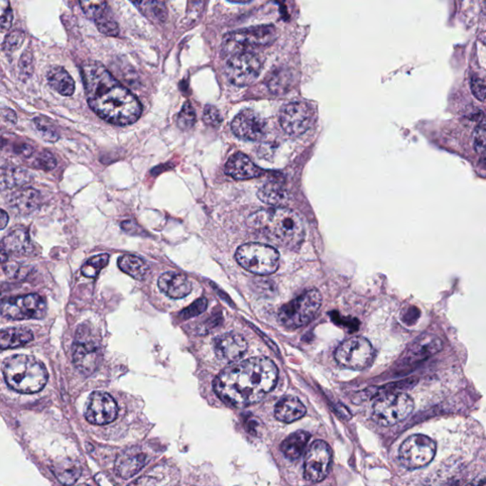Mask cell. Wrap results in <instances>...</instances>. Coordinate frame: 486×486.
Here are the masks:
<instances>
[{
  "label": "cell",
  "mask_w": 486,
  "mask_h": 486,
  "mask_svg": "<svg viewBox=\"0 0 486 486\" xmlns=\"http://www.w3.org/2000/svg\"><path fill=\"white\" fill-rule=\"evenodd\" d=\"M81 73L88 103L99 117L117 126L132 125L140 118V102L103 65L84 64Z\"/></svg>",
  "instance_id": "1"
},
{
  "label": "cell",
  "mask_w": 486,
  "mask_h": 486,
  "mask_svg": "<svg viewBox=\"0 0 486 486\" xmlns=\"http://www.w3.org/2000/svg\"><path fill=\"white\" fill-rule=\"evenodd\" d=\"M278 379L275 364L267 357H253L234 364L216 378L214 389L223 402L238 408L260 402Z\"/></svg>",
  "instance_id": "2"
},
{
  "label": "cell",
  "mask_w": 486,
  "mask_h": 486,
  "mask_svg": "<svg viewBox=\"0 0 486 486\" xmlns=\"http://www.w3.org/2000/svg\"><path fill=\"white\" fill-rule=\"evenodd\" d=\"M247 223L270 243L285 248L300 245L305 234L300 216L283 207L260 210L250 216Z\"/></svg>",
  "instance_id": "3"
},
{
  "label": "cell",
  "mask_w": 486,
  "mask_h": 486,
  "mask_svg": "<svg viewBox=\"0 0 486 486\" xmlns=\"http://www.w3.org/2000/svg\"><path fill=\"white\" fill-rule=\"evenodd\" d=\"M4 375L11 389L24 394L41 391L49 377L44 364L26 354L8 358L4 363Z\"/></svg>",
  "instance_id": "4"
},
{
  "label": "cell",
  "mask_w": 486,
  "mask_h": 486,
  "mask_svg": "<svg viewBox=\"0 0 486 486\" xmlns=\"http://www.w3.org/2000/svg\"><path fill=\"white\" fill-rule=\"evenodd\" d=\"M322 305V295L317 289H311L281 307L278 320L287 329L301 328L311 322Z\"/></svg>",
  "instance_id": "5"
},
{
  "label": "cell",
  "mask_w": 486,
  "mask_h": 486,
  "mask_svg": "<svg viewBox=\"0 0 486 486\" xmlns=\"http://www.w3.org/2000/svg\"><path fill=\"white\" fill-rule=\"evenodd\" d=\"M236 260L247 271L260 275L274 274L280 265L278 250L260 243L241 245L236 252Z\"/></svg>",
  "instance_id": "6"
},
{
  "label": "cell",
  "mask_w": 486,
  "mask_h": 486,
  "mask_svg": "<svg viewBox=\"0 0 486 486\" xmlns=\"http://www.w3.org/2000/svg\"><path fill=\"white\" fill-rule=\"evenodd\" d=\"M277 29L273 25H260L227 33L223 38V52L226 55L251 52L258 47L268 46L277 39Z\"/></svg>",
  "instance_id": "7"
},
{
  "label": "cell",
  "mask_w": 486,
  "mask_h": 486,
  "mask_svg": "<svg viewBox=\"0 0 486 486\" xmlns=\"http://www.w3.org/2000/svg\"><path fill=\"white\" fill-rule=\"evenodd\" d=\"M413 408V400L408 394L402 392L386 393L375 401L372 419L383 426L396 425L409 416Z\"/></svg>",
  "instance_id": "8"
},
{
  "label": "cell",
  "mask_w": 486,
  "mask_h": 486,
  "mask_svg": "<svg viewBox=\"0 0 486 486\" xmlns=\"http://www.w3.org/2000/svg\"><path fill=\"white\" fill-rule=\"evenodd\" d=\"M102 358L100 343L87 325L79 327L73 347V359L82 374L89 375L97 369Z\"/></svg>",
  "instance_id": "9"
},
{
  "label": "cell",
  "mask_w": 486,
  "mask_h": 486,
  "mask_svg": "<svg viewBox=\"0 0 486 486\" xmlns=\"http://www.w3.org/2000/svg\"><path fill=\"white\" fill-rule=\"evenodd\" d=\"M334 357L337 363L345 368L362 371L374 361V349L366 338L352 337L338 346Z\"/></svg>",
  "instance_id": "10"
},
{
  "label": "cell",
  "mask_w": 486,
  "mask_h": 486,
  "mask_svg": "<svg viewBox=\"0 0 486 486\" xmlns=\"http://www.w3.org/2000/svg\"><path fill=\"white\" fill-rule=\"evenodd\" d=\"M46 312V301L38 294L11 297L0 303V314L10 320L42 319Z\"/></svg>",
  "instance_id": "11"
},
{
  "label": "cell",
  "mask_w": 486,
  "mask_h": 486,
  "mask_svg": "<svg viewBox=\"0 0 486 486\" xmlns=\"http://www.w3.org/2000/svg\"><path fill=\"white\" fill-rule=\"evenodd\" d=\"M261 61L254 53H241L230 56L224 73L230 83L238 87H246L254 83L260 75Z\"/></svg>",
  "instance_id": "12"
},
{
  "label": "cell",
  "mask_w": 486,
  "mask_h": 486,
  "mask_svg": "<svg viewBox=\"0 0 486 486\" xmlns=\"http://www.w3.org/2000/svg\"><path fill=\"white\" fill-rule=\"evenodd\" d=\"M436 454V443L423 434H415L408 438L399 449V460L406 468L423 467L433 460Z\"/></svg>",
  "instance_id": "13"
},
{
  "label": "cell",
  "mask_w": 486,
  "mask_h": 486,
  "mask_svg": "<svg viewBox=\"0 0 486 486\" xmlns=\"http://www.w3.org/2000/svg\"><path fill=\"white\" fill-rule=\"evenodd\" d=\"M332 458V452L328 443L321 440H315L307 451L304 462V477L311 482H318L325 479Z\"/></svg>",
  "instance_id": "14"
},
{
  "label": "cell",
  "mask_w": 486,
  "mask_h": 486,
  "mask_svg": "<svg viewBox=\"0 0 486 486\" xmlns=\"http://www.w3.org/2000/svg\"><path fill=\"white\" fill-rule=\"evenodd\" d=\"M312 112L303 102H292L281 110L280 123L284 132L292 136H300L311 127Z\"/></svg>",
  "instance_id": "15"
},
{
  "label": "cell",
  "mask_w": 486,
  "mask_h": 486,
  "mask_svg": "<svg viewBox=\"0 0 486 486\" xmlns=\"http://www.w3.org/2000/svg\"><path fill=\"white\" fill-rule=\"evenodd\" d=\"M117 414V403L109 393L95 391L90 394L85 411L88 422L93 425H107L116 419Z\"/></svg>",
  "instance_id": "16"
},
{
  "label": "cell",
  "mask_w": 486,
  "mask_h": 486,
  "mask_svg": "<svg viewBox=\"0 0 486 486\" xmlns=\"http://www.w3.org/2000/svg\"><path fill=\"white\" fill-rule=\"evenodd\" d=\"M232 132L241 140L260 141L266 134V122L253 110H241L231 124Z\"/></svg>",
  "instance_id": "17"
},
{
  "label": "cell",
  "mask_w": 486,
  "mask_h": 486,
  "mask_svg": "<svg viewBox=\"0 0 486 486\" xmlns=\"http://www.w3.org/2000/svg\"><path fill=\"white\" fill-rule=\"evenodd\" d=\"M214 349L218 359L227 363H234L245 354L247 343L241 335L226 334L216 338Z\"/></svg>",
  "instance_id": "18"
},
{
  "label": "cell",
  "mask_w": 486,
  "mask_h": 486,
  "mask_svg": "<svg viewBox=\"0 0 486 486\" xmlns=\"http://www.w3.org/2000/svg\"><path fill=\"white\" fill-rule=\"evenodd\" d=\"M442 348V340L437 335L422 334L409 346L408 352H406V361L420 362L437 354Z\"/></svg>",
  "instance_id": "19"
},
{
  "label": "cell",
  "mask_w": 486,
  "mask_h": 486,
  "mask_svg": "<svg viewBox=\"0 0 486 486\" xmlns=\"http://www.w3.org/2000/svg\"><path fill=\"white\" fill-rule=\"evenodd\" d=\"M263 170L253 163L251 159L243 153L238 152L233 155L226 163V173L235 180H250L260 177Z\"/></svg>",
  "instance_id": "20"
},
{
  "label": "cell",
  "mask_w": 486,
  "mask_h": 486,
  "mask_svg": "<svg viewBox=\"0 0 486 486\" xmlns=\"http://www.w3.org/2000/svg\"><path fill=\"white\" fill-rule=\"evenodd\" d=\"M159 289L173 300L186 297L192 291L191 283L184 275L174 272L162 275L158 280Z\"/></svg>",
  "instance_id": "21"
},
{
  "label": "cell",
  "mask_w": 486,
  "mask_h": 486,
  "mask_svg": "<svg viewBox=\"0 0 486 486\" xmlns=\"http://www.w3.org/2000/svg\"><path fill=\"white\" fill-rule=\"evenodd\" d=\"M41 193L33 189L18 190L10 198V206L21 215H29L41 206Z\"/></svg>",
  "instance_id": "22"
},
{
  "label": "cell",
  "mask_w": 486,
  "mask_h": 486,
  "mask_svg": "<svg viewBox=\"0 0 486 486\" xmlns=\"http://www.w3.org/2000/svg\"><path fill=\"white\" fill-rule=\"evenodd\" d=\"M306 414L305 406L298 398L285 396L278 401L275 408V416L283 423H292Z\"/></svg>",
  "instance_id": "23"
},
{
  "label": "cell",
  "mask_w": 486,
  "mask_h": 486,
  "mask_svg": "<svg viewBox=\"0 0 486 486\" xmlns=\"http://www.w3.org/2000/svg\"><path fill=\"white\" fill-rule=\"evenodd\" d=\"M147 456L143 453H127L119 457L115 463V471L122 479H130L143 469Z\"/></svg>",
  "instance_id": "24"
},
{
  "label": "cell",
  "mask_w": 486,
  "mask_h": 486,
  "mask_svg": "<svg viewBox=\"0 0 486 486\" xmlns=\"http://www.w3.org/2000/svg\"><path fill=\"white\" fill-rule=\"evenodd\" d=\"M47 81L50 87L59 95L72 96L75 93V80L64 68L53 67L50 69L47 73Z\"/></svg>",
  "instance_id": "25"
},
{
  "label": "cell",
  "mask_w": 486,
  "mask_h": 486,
  "mask_svg": "<svg viewBox=\"0 0 486 486\" xmlns=\"http://www.w3.org/2000/svg\"><path fill=\"white\" fill-rule=\"evenodd\" d=\"M311 439V434L304 430H298L287 437L281 443V451L290 460L300 459L305 450L307 443Z\"/></svg>",
  "instance_id": "26"
},
{
  "label": "cell",
  "mask_w": 486,
  "mask_h": 486,
  "mask_svg": "<svg viewBox=\"0 0 486 486\" xmlns=\"http://www.w3.org/2000/svg\"><path fill=\"white\" fill-rule=\"evenodd\" d=\"M4 250L6 252L19 255L32 254L33 246L29 233L25 229H16L8 235L4 241Z\"/></svg>",
  "instance_id": "27"
},
{
  "label": "cell",
  "mask_w": 486,
  "mask_h": 486,
  "mask_svg": "<svg viewBox=\"0 0 486 486\" xmlns=\"http://www.w3.org/2000/svg\"><path fill=\"white\" fill-rule=\"evenodd\" d=\"M33 339L32 331L26 328H9L0 331V349H10L26 345Z\"/></svg>",
  "instance_id": "28"
},
{
  "label": "cell",
  "mask_w": 486,
  "mask_h": 486,
  "mask_svg": "<svg viewBox=\"0 0 486 486\" xmlns=\"http://www.w3.org/2000/svg\"><path fill=\"white\" fill-rule=\"evenodd\" d=\"M258 197L264 204L281 206L288 201L289 194L283 184L278 181H269L258 190Z\"/></svg>",
  "instance_id": "29"
},
{
  "label": "cell",
  "mask_w": 486,
  "mask_h": 486,
  "mask_svg": "<svg viewBox=\"0 0 486 486\" xmlns=\"http://www.w3.org/2000/svg\"><path fill=\"white\" fill-rule=\"evenodd\" d=\"M118 266L122 271L138 280H144L149 273L146 261L133 255H124L119 258Z\"/></svg>",
  "instance_id": "30"
},
{
  "label": "cell",
  "mask_w": 486,
  "mask_h": 486,
  "mask_svg": "<svg viewBox=\"0 0 486 486\" xmlns=\"http://www.w3.org/2000/svg\"><path fill=\"white\" fill-rule=\"evenodd\" d=\"M53 473L62 485L70 486L78 482L82 471L78 463L70 460H62L61 462L55 463Z\"/></svg>",
  "instance_id": "31"
},
{
  "label": "cell",
  "mask_w": 486,
  "mask_h": 486,
  "mask_svg": "<svg viewBox=\"0 0 486 486\" xmlns=\"http://www.w3.org/2000/svg\"><path fill=\"white\" fill-rule=\"evenodd\" d=\"M31 173L22 169H0V189H15L29 183Z\"/></svg>",
  "instance_id": "32"
},
{
  "label": "cell",
  "mask_w": 486,
  "mask_h": 486,
  "mask_svg": "<svg viewBox=\"0 0 486 486\" xmlns=\"http://www.w3.org/2000/svg\"><path fill=\"white\" fill-rule=\"evenodd\" d=\"M139 11L150 21L154 23H163L167 19L166 4L162 1H139L133 2Z\"/></svg>",
  "instance_id": "33"
},
{
  "label": "cell",
  "mask_w": 486,
  "mask_h": 486,
  "mask_svg": "<svg viewBox=\"0 0 486 486\" xmlns=\"http://www.w3.org/2000/svg\"><path fill=\"white\" fill-rule=\"evenodd\" d=\"M292 85V75L289 70H278L270 78L269 90L275 95H281L288 92Z\"/></svg>",
  "instance_id": "34"
},
{
  "label": "cell",
  "mask_w": 486,
  "mask_h": 486,
  "mask_svg": "<svg viewBox=\"0 0 486 486\" xmlns=\"http://www.w3.org/2000/svg\"><path fill=\"white\" fill-rule=\"evenodd\" d=\"M109 260L110 255L101 254L95 255V257L87 260L86 263L82 266V274L86 278H95L97 277L101 270H103L107 265Z\"/></svg>",
  "instance_id": "35"
},
{
  "label": "cell",
  "mask_w": 486,
  "mask_h": 486,
  "mask_svg": "<svg viewBox=\"0 0 486 486\" xmlns=\"http://www.w3.org/2000/svg\"><path fill=\"white\" fill-rule=\"evenodd\" d=\"M95 21L98 30L102 33H104V35L109 36H118L119 27L117 23H116L115 19H113L110 9L105 11Z\"/></svg>",
  "instance_id": "36"
},
{
  "label": "cell",
  "mask_w": 486,
  "mask_h": 486,
  "mask_svg": "<svg viewBox=\"0 0 486 486\" xmlns=\"http://www.w3.org/2000/svg\"><path fill=\"white\" fill-rule=\"evenodd\" d=\"M33 124L36 130H38L39 134L41 137L44 139L45 141L51 142V143H55L59 139L58 132H56L55 127L53 125H51L49 122L46 121V119L41 117H36L33 120Z\"/></svg>",
  "instance_id": "37"
},
{
  "label": "cell",
  "mask_w": 486,
  "mask_h": 486,
  "mask_svg": "<svg viewBox=\"0 0 486 486\" xmlns=\"http://www.w3.org/2000/svg\"><path fill=\"white\" fill-rule=\"evenodd\" d=\"M196 123V113L192 105L189 102L184 103L178 116V126L181 130H189L192 129Z\"/></svg>",
  "instance_id": "38"
},
{
  "label": "cell",
  "mask_w": 486,
  "mask_h": 486,
  "mask_svg": "<svg viewBox=\"0 0 486 486\" xmlns=\"http://www.w3.org/2000/svg\"><path fill=\"white\" fill-rule=\"evenodd\" d=\"M82 10L88 18L95 21L99 16L109 9L107 2L105 1H80Z\"/></svg>",
  "instance_id": "39"
},
{
  "label": "cell",
  "mask_w": 486,
  "mask_h": 486,
  "mask_svg": "<svg viewBox=\"0 0 486 486\" xmlns=\"http://www.w3.org/2000/svg\"><path fill=\"white\" fill-rule=\"evenodd\" d=\"M25 39V33L22 31H15L6 36L4 42V51L8 55H12L16 51L21 49Z\"/></svg>",
  "instance_id": "40"
},
{
  "label": "cell",
  "mask_w": 486,
  "mask_h": 486,
  "mask_svg": "<svg viewBox=\"0 0 486 486\" xmlns=\"http://www.w3.org/2000/svg\"><path fill=\"white\" fill-rule=\"evenodd\" d=\"M13 10L9 1L0 0V33L6 32L13 23Z\"/></svg>",
  "instance_id": "41"
},
{
  "label": "cell",
  "mask_w": 486,
  "mask_h": 486,
  "mask_svg": "<svg viewBox=\"0 0 486 486\" xmlns=\"http://www.w3.org/2000/svg\"><path fill=\"white\" fill-rule=\"evenodd\" d=\"M33 164L36 169L44 170V171H51V170L56 169L58 161L52 153L43 152L36 156Z\"/></svg>",
  "instance_id": "42"
},
{
  "label": "cell",
  "mask_w": 486,
  "mask_h": 486,
  "mask_svg": "<svg viewBox=\"0 0 486 486\" xmlns=\"http://www.w3.org/2000/svg\"><path fill=\"white\" fill-rule=\"evenodd\" d=\"M33 70H35V59H33V53L26 51L19 61V72H21V78L24 80L30 78L33 75Z\"/></svg>",
  "instance_id": "43"
},
{
  "label": "cell",
  "mask_w": 486,
  "mask_h": 486,
  "mask_svg": "<svg viewBox=\"0 0 486 486\" xmlns=\"http://www.w3.org/2000/svg\"><path fill=\"white\" fill-rule=\"evenodd\" d=\"M486 144V130L485 120H482L476 127L474 132V149L477 154L485 158Z\"/></svg>",
  "instance_id": "44"
},
{
  "label": "cell",
  "mask_w": 486,
  "mask_h": 486,
  "mask_svg": "<svg viewBox=\"0 0 486 486\" xmlns=\"http://www.w3.org/2000/svg\"><path fill=\"white\" fill-rule=\"evenodd\" d=\"M207 304L208 303H207L206 298H199L194 303L184 309L181 312L180 317L184 318V319H189V318L197 317V315L203 314L206 311Z\"/></svg>",
  "instance_id": "45"
},
{
  "label": "cell",
  "mask_w": 486,
  "mask_h": 486,
  "mask_svg": "<svg viewBox=\"0 0 486 486\" xmlns=\"http://www.w3.org/2000/svg\"><path fill=\"white\" fill-rule=\"evenodd\" d=\"M204 120L207 125L212 127L220 126L223 122L220 110L214 106H206L204 112Z\"/></svg>",
  "instance_id": "46"
},
{
  "label": "cell",
  "mask_w": 486,
  "mask_h": 486,
  "mask_svg": "<svg viewBox=\"0 0 486 486\" xmlns=\"http://www.w3.org/2000/svg\"><path fill=\"white\" fill-rule=\"evenodd\" d=\"M472 93L480 102H485V82L483 79L473 76L470 80Z\"/></svg>",
  "instance_id": "47"
},
{
  "label": "cell",
  "mask_w": 486,
  "mask_h": 486,
  "mask_svg": "<svg viewBox=\"0 0 486 486\" xmlns=\"http://www.w3.org/2000/svg\"><path fill=\"white\" fill-rule=\"evenodd\" d=\"M9 223V216L4 210L0 209V230L4 229Z\"/></svg>",
  "instance_id": "48"
},
{
  "label": "cell",
  "mask_w": 486,
  "mask_h": 486,
  "mask_svg": "<svg viewBox=\"0 0 486 486\" xmlns=\"http://www.w3.org/2000/svg\"><path fill=\"white\" fill-rule=\"evenodd\" d=\"M8 258L7 252L4 248H0V263L6 261Z\"/></svg>",
  "instance_id": "49"
},
{
  "label": "cell",
  "mask_w": 486,
  "mask_h": 486,
  "mask_svg": "<svg viewBox=\"0 0 486 486\" xmlns=\"http://www.w3.org/2000/svg\"><path fill=\"white\" fill-rule=\"evenodd\" d=\"M81 486H87V485H81Z\"/></svg>",
  "instance_id": "50"
},
{
  "label": "cell",
  "mask_w": 486,
  "mask_h": 486,
  "mask_svg": "<svg viewBox=\"0 0 486 486\" xmlns=\"http://www.w3.org/2000/svg\"><path fill=\"white\" fill-rule=\"evenodd\" d=\"M482 486H485V485H482Z\"/></svg>",
  "instance_id": "51"
}]
</instances>
